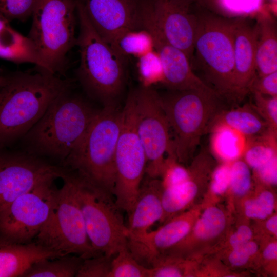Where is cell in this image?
I'll return each mask as SVG.
<instances>
[{
  "mask_svg": "<svg viewBox=\"0 0 277 277\" xmlns=\"http://www.w3.org/2000/svg\"><path fill=\"white\" fill-rule=\"evenodd\" d=\"M0 86V148L21 138L72 81L37 69L4 74Z\"/></svg>",
  "mask_w": 277,
  "mask_h": 277,
  "instance_id": "cell-1",
  "label": "cell"
},
{
  "mask_svg": "<svg viewBox=\"0 0 277 277\" xmlns=\"http://www.w3.org/2000/svg\"><path fill=\"white\" fill-rule=\"evenodd\" d=\"M71 88L57 97L21 138L25 151L62 165L82 140L99 109Z\"/></svg>",
  "mask_w": 277,
  "mask_h": 277,
  "instance_id": "cell-2",
  "label": "cell"
},
{
  "mask_svg": "<svg viewBox=\"0 0 277 277\" xmlns=\"http://www.w3.org/2000/svg\"><path fill=\"white\" fill-rule=\"evenodd\" d=\"M75 1L79 24L77 79L87 95L102 107L118 105L126 82V57L100 36L82 4Z\"/></svg>",
  "mask_w": 277,
  "mask_h": 277,
  "instance_id": "cell-3",
  "label": "cell"
},
{
  "mask_svg": "<svg viewBox=\"0 0 277 277\" xmlns=\"http://www.w3.org/2000/svg\"><path fill=\"white\" fill-rule=\"evenodd\" d=\"M121 122L119 105L102 107L61 166L114 196L115 155Z\"/></svg>",
  "mask_w": 277,
  "mask_h": 277,
  "instance_id": "cell-4",
  "label": "cell"
},
{
  "mask_svg": "<svg viewBox=\"0 0 277 277\" xmlns=\"http://www.w3.org/2000/svg\"><path fill=\"white\" fill-rule=\"evenodd\" d=\"M196 27L191 62L209 83V87L232 101L233 77V19L217 15L199 5L195 6Z\"/></svg>",
  "mask_w": 277,
  "mask_h": 277,
  "instance_id": "cell-5",
  "label": "cell"
},
{
  "mask_svg": "<svg viewBox=\"0 0 277 277\" xmlns=\"http://www.w3.org/2000/svg\"><path fill=\"white\" fill-rule=\"evenodd\" d=\"M160 94L170 130L177 160H187L195 152L202 136L208 133L210 124L226 100L212 89L169 90Z\"/></svg>",
  "mask_w": 277,
  "mask_h": 277,
  "instance_id": "cell-6",
  "label": "cell"
},
{
  "mask_svg": "<svg viewBox=\"0 0 277 277\" xmlns=\"http://www.w3.org/2000/svg\"><path fill=\"white\" fill-rule=\"evenodd\" d=\"M75 0H37L28 37L34 45L44 71L64 74L67 55L76 45Z\"/></svg>",
  "mask_w": 277,
  "mask_h": 277,
  "instance_id": "cell-7",
  "label": "cell"
},
{
  "mask_svg": "<svg viewBox=\"0 0 277 277\" xmlns=\"http://www.w3.org/2000/svg\"><path fill=\"white\" fill-rule=\"evenodd\" d=\"M49 217L35 238L42 246L62 256L75 254L84 259L99 255L88 238L69 170L62 177Z\"/></svg>",
  "mask_w": 277,
  "mask_h": 277,
  "instance_id": "cell-8",
  "label": "cell"
},
{
  "mask_svg": "<svg viewBox=\"0 0 277 277\" xmlns=\"http://www.w3.org/2000/svg\"><path fill=\"white\" fill-rule=\"evenodd\" d=\"M70 172L92 247L98 255H115L127 245L128 231L114 196Z\"/></svg>",
  "mask_w": 277,
  "mask_h": 277,
  "instance_id": "cell-9",
  "label": "cell"
},
{
  "mask_svg": "<svg viewBox=\"0 0 277 277\" xmlns=\"http://www.w3.org/2000/svg\"><path fill=\"white\" fill-rule=\"evenodd\" d=\"M146 158L137 134L132 91L122 108L121 126L115 155L114 197L120 209L131 208L145 174Z\"/></svg>",
  "mask_w": 277,
  "mask_h": 277,
  "instance_id": "cell-10",
  "label": "cell"
},
{
  "mask_svg": "<svg viewBox=\"0 0 277 277\" xmlns=\"http://www.w3.org/2000/svg\"><path fill=\"white\" fill-rule=\"evenodd\" d=\"M57 179L44 180L0 212V239L18 244L32 242L47 220L58 190Z\"/></svg>",
  "mask_w": 277,
  "mask_h": 277,
  "instance_id": "cell-11",
  "label": "cell"
},
{
  "mask_svg": "<svg viewBox=\"0 0 277 277\" xmlns=\"http://www.w3.org/2000/svg\"><path fill=\"white\" fill-rule=\"evenodd\" d=\"M132 91L136 131L146 154L145 174L157 178L165 155L173 149L168 122L160 94L152 87L141 86Z\"/></svg>",
  "mask_w": 277,
  "mask_h": 277,
  "instance_id": "cell-12",
  "label": "cell"
},
{
  "mask_svg": "<svg viewBox=\"0 0 277 277\" xmlns=\"http://www.w3.org/2000/svg\"><path fill=\"white\" fill-rule=\"evenodd\" d=\"M67 169L25 151L0 148V212L39 182L61 178Z\"/></svg>",
  "mask_w": 277,
  "mask_h": 277,
  "instance_id": "cell-13",
  "label": "cell"
},
{
  "mask_svg": "<svg viewBox=\"0 0 277 277\" xmlns=\"http://www.w3.org/2000/svg\"><path fill=\"white\" fill-rule=\"evenodd\" d=\"M196 0H145L146 10L165 39L191 65L196 27Z\"/></svg>",
  "mask_w": 277,
  "mask_h": 277,
  "instance_id": "cell-14",
  "label": "cell"
},
{
  "mask_svg": "<svg viewBox=\"0 0 277 277\" xmlns=\"http://www.w3.org/2000/svg\"><path fill=\"white\" fill-rule=\"evenodd\" d=\"M100 36L111 44L120 34L142 27L144 0H78Z\"/></svg>",
  "mask_w": 277,
  "mask_h": 277,
  "instance_id": "cell-15",
  "label": "cell"
},
{
  "mask_svg": "<svg viewBox=\"0 0 277 277\" xmlns=\"http://www.w3.org/2000/svg\"><path fill=\"white\" fill-rule=\"evenodd\" d=\"M142 23L151 34L154 49L161 61L163 85L169 90H175L211 89L193 72L185 53L165 39L147 13L144 14Z\"/></svg>",
  "mask_w": 277,
  "mask_h": 277,
  "instance_id": "cell-16",
  "label": "cell"
},
{
  "mask_svg": "<svg viewBox=\"0 0 277 277\" xmlns=\"http://www.w3.org/2000/svg\"><path fill=\"white\" fill-rule=\"evenodd\" d=\"M249 17L234 18L233 45L234 69L231 100L240 102L249 93L256 76V36L254 25Z\"/></svg>",
  "mask_w": 277,
  "mask_h": 277,
  "instance_id": "cell-17",
  "label": "cell"
},
{
  "mask_svg": "<svg viewBox=\"0 0 277 277\" xmlns=\"http://www.w3.org/2000/svg\"><path fill=\"white\" fill-rule=\"evenodd\" d=\"M162 191L161 181L145 174L136 198L127 213V236L143 234L154 223L161 220L163 214Z\"/></svg>",
  "mask_w": 277,
  "mask_h": 277,
  "instance_id": "cell-18",
  "label": "cell"
},
{
  "mask_svg": "<svg viewBox=\"0 0 277 277\" xmlns=\"http://www.w3.org/2000/svg\"><path fill=\"white\" fill-rule=\"evenodd\" d=\"M60 256L35 242L18 244L0 239V277H23L34 263Z\"/></svg>",
  "mask_w": 277,
  "mask_h": 277,
  "instance_id": "cell-19",
  "label": "cell"
},
{
  "mask_svg": "<svg viewBox=\"0 0 277 277\" xmlns=\"http://www.w3.org/2000/svg\"><path fill=\"white\" fill-rule=\"evenodd\" d=\"M256 15V74L261 76L277 71V30L269 13L262 10Z\"/></svg>",
  "mask_w": 277,
  "mask_h": 277,
  "instance_id": "cell-20",
  "label": "cell"
},
{
  "mask_svg": "<svg viewBox=\"0 0 277 277\" xmlns=\"http://www.w3.org/2000/svg\"><path fill=\"white\" fill-rule=\"evenodd\" d=\"M0 14V58L15 63H31L44 70V66L31 41L14 29Z\"/></svg>",
  "mask_w": 277,
  "mask_h": 277,
  "instance_id": "cell-21",
  "label": "cell"
},
{
  "mask_svg": "<svg viewBox=\"0 0 277 277\" xmlns=\"http://www.w3.org/2000/svg\"><path fill=\"white\" fill-rule=\"evenodd\" d=\"M210 134L209 151L220 160L233 162L243 157L248 137L235 129L223 123L212 125Z\"/></svg>",
  "mask_w": 277,
  "mask_h": 277,
  "instance_id": "cell-22",
  "label": "cell"
},
{
  "mask_svg": "<svg viewBox=\"0 0 277 277\" xmlns=\"http://www.w3.org/2000/svg\"><path fill=\"white\" fill-rule=\"evenodd\" d=\"M216 123L226 124L247 137L259 135L268 129L266 123L254 109L251 103H246L228 110H222L212 120L209 129L212 125Z\"/></svg>",
  "mask_w": 277,
  "mask_h": 277,
  "instance_id": "cell-23",
  "label": "cell"
},
{
  "mask_svg": "<svg viewBox=\"0 0 277 277\" xmlns=\"http://www.w3.org/2000/svg\"><path fill=\"white\" fill-rule=\"evenodd\" d=\"M83 260L75 254L44 259L32 264L23 277L76 276Z\"/></svg>",
  "mask_w": 277,
  "mask_h": 277,
  "instance_id": "cell-24",
  "label": "cell"
},
{
  "mask_svg": "<svg viewBox=\"0 0 277 277\" xmlns=\"http://www.w3.org/2000/svg\"><path fill=\"white\" fill-rule=\"evenodd\" d=\"M277 156V133L267 129L263 133L248 137L243 157L245 162L256 169Z\"/></svg>",
  "mask_w": 277,
  "mask_h": 277,
  "instance_id": "cell-25",
  "label": "cell"
},
{
  "mask_svg": "<svg viewBox=\"0 0 277 277\" xmlns=\"http://www.w3.org/2000/svg\"><path fill=\"white\" fill-rule=\"evenodd\" d=\"M110 45L126 57L133 56L138 58L154 49L152 36L143 26L124 32Z\"/></svg>",
  "mask_w": 277,
  "mask_h": 277,
  "instance_id": "cell-26",
  "label": "cell"
},
{
  "mask_svg": "<svg viewBox=\"0 0 277 277\" xmlns=\"http://www.w3.org/2000/svg\"><path fill=\"white\" fill-rule=\"evenodd\" d=\"M202 7L227 18L250 17L263 10V0H196Z\"/></svg>",
  "mask_w": 277,
  "mask_h": 277,
  "instance_id": "cell-27",
  "label": "cell"
},
{
  "mask_svg": "<svg viewBox=\"0 0 277 277\" xmlns=\"http://www.w3.org/2000/svg\"><path fill=\"white\" fill-rule=\"evenodd\" d=\"M197 192L196 183L189 177L188 180L179 185L163 188L162 204L163 214H171L184 209L194 197Z\"/></svg>",
  "mask_w": 277,
  "mask_h": 277,
  "instance_id": "cell-28",
  "label": "cell"
},
{
  "mask_svg": "<svg viewBox=\"0 0 277 277\" xmlns=\"http://www.w3.org/2000/svg\"><path fill=\"white\" fill-rule=\"evenodd\" d=\"M109 277H150V268L138 263L126 245L113 257Z\"/></svg>",
  "mask_w": 277,
  "mask_h": 277,
  "instance_id": "cell-29",
  "label": "cell"
},
{
  "mask_svg": "<svg viewBox=\"0 0 277 277\" xmlns=\"http://www.w3.org/2000/svg\"><path fill=\"white\" fill-rule=\"evenodd\" d=\"M137 67L142 86L152 87L162 83L163 71L161 61L157 52L152 50L137 58Z\"/></svg>",
  "mask_w": 277,
  "mask_h": 277,
  "instance_id": "cell-30",
  "label": "cell"
},
{
  "mask_svg": "<svg viewBox=\"0 0 277 277\" xmlns=\"http://www.w3.org/2000/svg\"><path fill=\"white\" fill-rule=\"evenodd\" d=\"M223 212L215 207L207 208L194 226L195 235L202 239H208L219 235L225 226Z\"/></svg>",
  "mask_w": 277,
  "mask_h": 277,
  "instance_id": "cell-31",
  "label": "cell"
},
{
  "mask_svg": "<svg viewBox=\"0 0 277 277\" xmlns=\"http://www.w3.org/2000/svg\"><path fill=\"white\" fill-rule=\"evenodd\" d=\"M177 159L174 150H171L165 159L161 175L163 188L174 186L187 181L189 172L176 163ZM160 175V176H161Z\"/></svg>",
  "mask_w": 277,
  "mask_h": 277,
  "instance_id": "cell-32",
  "label": "cell"
},
{
  "mask_svg": "<svg viewBox=\"0 0 277 277\" xmlns=\"http://www.w3.org/2000/svg\"><path fill=\"white\" fill-rule=\"evenodd\" d=\"M252 106L266 123L268 129L277 133V97L253 92Z\"/></svg>",
  "mask_w": 277,
  "mask_h": 277,
  "instance_id": "cell-33",
  "label": "cell"
},
{
  "mask_svg": "<svg viewBox=\"0 0 277 277\" xmlns=\"http://www.w3.org/2000/svg\"><path fill=\"white\" fill-rule=\"evenodd\" d=\"M37 0H0V14L10 22L31 16Z\"/></svg>",
  "mask_w": 277,
  "mask_h": 277,
  "instance_id": "cell-34",
  "label": "cell"
},
{
  "mask_svg": "<svg viewBox=\"0 0 277 277\" xmlns=\"http://www.w3.org/2000/svg\"><path fill=\"white\" fill-rule=\"evenodd\" d=\"M114 256L102 254L84 259L76 277H109Z\"/></svg>",
  "mask_w": 277,
  "mask_h": 277,
  "instance_id": "cell-35",
  "label": "cell"
},
{
  "mask_svg": "<svg viewBox=\"0 0 277 277\" xmlns=\"http://www.w3.org/2000/svg\"><path fill=\"white\" fill-rule=\"evenodd\" d=\"M251 177L249 166L244 161L239 159L231 165L229 186L239 195L245 194L250 189Z\"/></svg>",
  "mask_w": 277,
  "mask_h": 277,
  "instance_id": "cell-36",
  "label": "cell"
},
{
  "mask_svg": "<svg viewBox=\"0 0 277 277\" xmlns=\"http://www.w3.org/2000/svg\"><path fill=\"white\" fill-rule=\"evenodd\" d=\"M274 206V199L271 192L265 191L255 199L245 203V213L247 216L256 219H265L270 215Z\"/></svg>",
  "mask_w": 277,
  "mask_h": 277,
  "instance_id": "cell-37",
  "label": "cell"
},
{
  "mask_svg": "<svg viewBox=\"0 0 277 277\" xmlns=\"http://www.w3.org/2000/svg\"><path fill=\"white\" fill-rule=\"evenodd\" d=\"M249 92L277 97V71L261 76L256 75L250 87Z\"/></svg>",
  "mask_w": 277,
  "mask_h": 277,
  "instance_id": "cell-38",
  "label": "cell"
},
{
  "mask_svg": "<svg viewBox=\"0 0 277 277\" xmlns=\"http://www.w3.org/2000/svg\"><path fill=\"white\" fill-rule=\"evenodd\" d=\"M231 166L223 164L218 167L213 174L211 189L216 194H222L228 188L230 179Z\"/></svg>",
  "mask_w": 277,
  "mask_h": 277,
  "instance_id": "cell-39",
  "label": "cell"
},
{
  "mask_svg": "<svg viewBox=\"0 0 277 277\" xmlns=\"http://www.w3.org/2000/svg\"><path fill=\"white\" fill-rule=\"evenodd\" d=\"M258 250L257 245L253 242H249L234 248L230 253L229 260L234 266H241L245 264L249 257L254 254Z\"/></svg>",
  "mask_w": 277,
  "mask_h": 277,
  "instance_id": "cell-40",
  "label": "cell"
},
{
  "mask_svg": "<svg viewBox=\"0 0 277 277\" xmlns=\"http://www.w3.org/2000/svg\"><path fill=\"white\" fill-rule=\"evenodd\" d=\"M261 181L270 185L277 182V156L262 166L254 169Z\"/></svg>",
  "mask_w": 277,
  "mask_h": 277,
  "instance_id": "cell-41",
  "label": "cell"
},
{
  "mask_svg": "<svg viewBox=\"0 0 277 277\" xmlns=\"http://www.w3.org/2000/svg\"><path fill=\"white\" fill-rule=\"evenodd\" d=\"M252 236L250 229L245 225L240 226L230 239V243L233 248L248 242Z\"/></svg>",
  "mask_w": 277,
  "mask_h": 277,
  "instance_id": "cell-42",
  "label": "cell"
},
{
  "mask_svg": "<svg viewBox=\"0 0 277 277\" xmlns=\"http://www.w3.org/2000/svg\"><path fill=\"white\" fill-rule=\"evenodd\" d=\"M264 256L269 260L275 259L277 257V245L272 243L270 244L264 250Z\"/></svg>",
  "mask_w": 277,
  "mask_h": 277,
  "instance_id": "cell-43",
  "label": "cell"
},
{
  "mask_svg": "<svg viewBox=\"0 0 277 277\" xmlns=\"http://www.w3.org/2000/svg\"><path fill=\"white\" fill-rule=\"evenodd\" d=\"M266 227L272 233H277V217L276 216L269 219L266 223Z\"/></svg>",
  "mask_w": 277,
  "mask_h": 277,
  "instance_id": "cell-44",
  "label": "cell"
},
{
  "mask_svg": "<svg viewBox=\"0 0 277 277\" xmlns=\"http://www.w3.org/2000/svg\"><path fill=\"white\" fill-rule=\"evenodd\" d=\"M5 81V77L3 74L0 73V86L3 84Z\"/></svg>",
  "mask_w": 277,
  "mask_h": 277,
  "instance_id": "cell-45",
  "label": "cell"
},
{
  "mask_svg": "<svg viewBox=\"0 0 277 277\" xmlns=\"http://www.w3.org/2000/svg\"></svg>",
  "mask_w": 277,
  "mask_h": 277,
  "instance_id": "cell-46",
  "label": "cell"
}]
</instances>
